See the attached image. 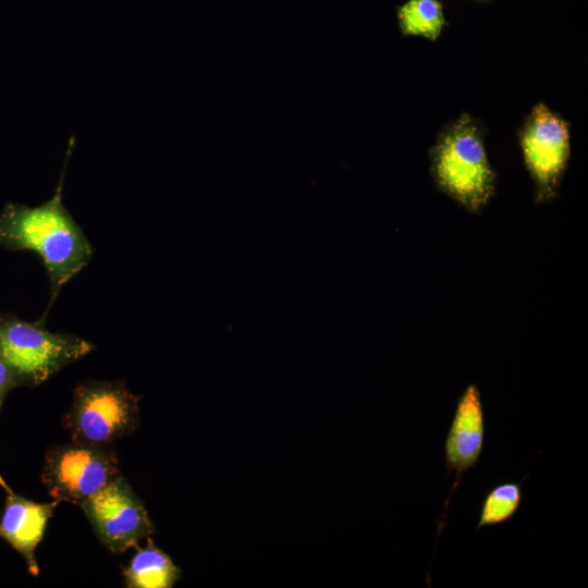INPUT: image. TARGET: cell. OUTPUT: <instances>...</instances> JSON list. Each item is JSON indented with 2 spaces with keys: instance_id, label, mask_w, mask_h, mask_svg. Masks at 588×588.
I'll list each match as a JSON object with an SVG mask.
<instances>
[{
  "instance_id": "10",
  "label": "cell",
  "mask_w": 588,
  "mask_h": 588,
  "mask_svg": "<svg viewBox=\"0 0 588 588\" xmlns=\"http://www.w3.org/2000/svg\"><path fill=\"white\" fill-rule=\"evenodd\" d=\"M123 569L125 585L130 588H171L181 578L182 571L170 555L159 549L150 537Z\"/></svg>"
},
{
  "instance_id": "13",
  "label": "cell",
  "mask_w": 588,
  "mask_h": 588,
  "mask_svg": "<svg viewBox=\"0 0 588 588\" xmlns=\"http://www.w3.org/2000/svg\"><path fill=\"white\" fill-rule=\"evenodd\" d=\"M14 388L15 384L13 382L12 376L4 363L0 359V408L8 392Z\"/></svg>"
},
{
  "instance_id": "6",
  "label": "cell",
  "mask_w": 588,
  "mask_h": 588,
  "mask_svg": "<svg viewBox=\"0 0 588 588\" xmlns=\"http://www.w3.org/2000/svg\"><path fill=\"white\" fill-rule=\"evenodd\" d=\"M106 549L122 553L150 537L155 527L142 500L120 475L81 505Z\"/></svg>"
},
{
  "instance_id": "3",
  "label": "cell",
  "mask_w": 588,
  "mask_h": 588,
  "mask_svg": "<svg viewBox=\"0 0 588 588\" xmlns=\"http://www.w3.org/2000/svg\"><path fill=\"white\" fill-rule=\"evenodd\" d=\"M44 322L45 317L28 322L0 313V359L15 388L38 385L94 350L93 344L76 335L50 332Z\"/></svg>"
},
{
  "instance_id": "1",
  "label": "cell",
  "mask_w": 588,
  "mask_h": 588,
  "mask_svg": "<svg viewBox=\"0 0 588 588\" xmlns=\"http://www.w3.org/2000/svg\"><path fill=\"white\" fill-rule=\"evenodd\" d=\"M63 172L53 196L37 207L8 204L0 213V246L37 253L50 283V305L91 259L94 248L62 203Z\"/></svg>"
},
{
  "instance_id": "7",
  "label": "cell",
  "mask_w": 588,
  "mask_h": 588,
  "mask_svg": "<svg viewBox=\"0 0 588 588\" xmlns=\"http://www.w3.org/2000/svg\"><path fill=\"white\" fill-rule=\"evenodd\" d=\"M525 166L538 203L555 197L569 157L567 123L543 103L534 107L520 135Z\"/></svg>"
},
{
  "instance_id": "2",
  "label": "cell",
  "mask_w": 588,
  "mask_h": 588,
  "mask_svg": "<svg viewBox=\"0 0 588 588\" xmlns=\"http://www.w3.org/2000/svg\"><path fill=\"white\" fill-rule=\"evenodd\" d=\"M431 173L438 188L469 212H479L492 198L495 173L469 115L460 117L438 138L431 151Z\"/></svg>"
},
{
  "instance_id": "5",
  "label": "cell",
  "mask_w": 588,
  "mask_h": 588,
  "mask_svg": "<svg viewBox=\"0 0 588 588\" xmlns=\"http://www.w3.org/2000/svg\"><path fill=\"white\" fill-rule=\"evenodd\" d=\"M119 476L113 451L72 441L49 449L41 480L54 500L81 506Z\"/></svg>"
},
{
  "instance_id": "11",
  "label": "cell",
  "mask_w": 588,
  "mask_h": 588,
  "mask_svg": "<svg viewBox=\"0 0 588 588\" xmlns=\"http://www.w3.org/2000/svg\"><path fill=\"white\" fill-rule=\"evenodd\" d=\"M403 35L422 36L436 40L444 25L443 9L438 0H408L397 9Z\"/></svg>"
},
{
  "instance_id": "12",
  "label": "cell",
  "mask_w": 588,
  "mask_h": 588,
  "mask_svg": "<svg viewBox=\"0 0 588 588\" xmlns=\"http://www.w3.org/2000/svg\"><path fill=\"white\" fill-rule=\"evenodd\" d=\"M522 499V482L506 481L492 487L482 500L476 529L505 523L516 514Z\"/></svg>"
},
{
  "instance_id": "9",
  "label": "cell",
  "mask_w": 588,
  "mask_h": 588,
  "mask_svg": "<svg viewBox=\"0 0 588 588\" xmlns=\"http://www.w3.org/2000/svg\"><path fill=\"white\" fill-rule=\"evenodd\" d=\"M0 486L5 492V505L0 519V537L23 555L28 572L37 576L39 567L35 549L40 542L47 522L60 503H37L16 494L0 475Z\"/></svg>"
},
{
  "instance_id": "4",
  "label": "cell",
  "mask_w": 588,
  "mask_h": 588,
  "mask_svg": "<svg viewBox=\"0 0 588 588\" xmlns=\"http://www.w3.org/2000/svg\"><path fill=\"white\" fill-rule=\"evenodd\" d=\"M138 418V397L121 381L79 384L64 416L73 442L107 446L132 432Z\"/></svg>"
},
{
  "instance_id": "8",
  "label": "cell",
  "mask_w": 588,
  "mask_h": 588,
  "mask_svg": "<svg viewBox=\"0 0 588 588\" xmlns=\"http://www.w3.org/2000/svg\"><path fill=\"white\" fill-rule=\"evenodd\" d=\"M485 440V414L479 388L469 383L457 400L453 418L444 442L448 475L455 473V481L445 501V510L452 492L462 475L476 467Z\"/></svg>"
}]
</instances>
